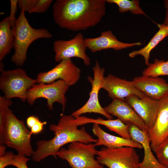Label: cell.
<instances>
[{
    "label": "cell",
    "instance_id": "obj_1",
    "mask_svg": "<svg viewBox=\"0 0 168 168\" xmlns=\"http://www.w3.org/2000/svg\"><path fill=\"white\" fill-rule=\"evenodd\" d=\"M105 0H57L53 17L60 28L77 32L99 23L105 14Z\"/></svg>",
    "mask_w": 168,
    "mask_h": 168
},
{
    "label": "cell",
    "instance_id": "obj_2",
    "mask_svg": "<svg viewBox=\"0 0 168 168\" xmlns=\"http://www.w3.org/2000/svg\"><path fill=\"white\" fill-rule=\"evenodd\" d=\"M57 124H51L50 130L54 134L49 140H40L36 142V149L32 155V160L39 162L49 156H57L61 148L65 145L74 142L86 144L96 143V139L86 131L84 127L78 128L75 118L71 115H62Z\"/></svg>",
    "mask_w": 168,
    "mask_h": 168
},
{
    "label": "cell",
    "instance_id": "obj_3",
    "mask_svg": "<svg viewBox=\"0 0 168 168\" xmlns=\"http://www.w3.org/2000/svg\"><path fill=\"white\" fill-rule=\"evenodd\" d=\"M10 106L7 102L0 104V145L13 148L18 154L32 156L30 131L15 115Z\"/></svg>",
    "mask_w": 168,
    "mask_h": 168
},
{
    "label": "cell",
    "instance_id": "obj_4",
    "mask_svg": "<svg viewBox=\"0 0 168 168\" xmlns=\"http://www.w3.org/2000/svg\"><path fill=\"white\" fill-rule=\"evenodd\" d=\"M25 12L24 9H21L13 29L15 52L11 57V61L19 67L23 65L26 61L28 49L33 42L39 39H49L53 36L46 29L32 27L25 16Z\"/></svg>",
    "mask_w": 168,
    "mask_h": 168
},
{
    "label": "cell",
    "instance_id": "obj_5",
    "mask_svg": "<svg viewBox=\"0 0 168 168\" xmlns=\"http://www.w3.org/2000/svg\"><path fill=\"white\" fill-rule=\"evenodd\" d=\"M0 88L7 98H17L26 101L28 91L37 83L36 79L29 77L25 70L19 68L13 70L0 69Z\"/></svg>",
    "mask_w": 168,
    "mask_h": 168
},
{
    "label": "cell",
    "instance_id": "obj_6",
    "mask_svg": "<svg viewBox=\"0 0 168 168\" xmlns=\"http://www.w3.org/2000/svg\"><path fill=\"white\" fill-rule=\"evenodd\" d=\"M96 147L95 143L74 142L67 148H61L57 156L66 161L72 168H104L95 159Z\"/></svg>",
    "mask_w": 168,
    "mask_h": 168
},
{
    "label": "cell",
    "instance_id": "obj_7",
    "mask_svg": "<svg viewBox=\"0 0 168 168\" xmlns=\"http://www.w3.org/2000/svg\"><path fill=\"white\" fill-rule=\"evenodd\" d=\"M69 86L61 79L49 84L37 83L28 91L26 101L33 105L37 99L44 98L47 100V106L51 110L53 109L54 103L58 102L62 105L63 112L67 101L65 95Z\"/></svg>",
    "mask_w": 168,
    "mask_h": 168
},
{
    "label": "cell",
    "instance_id": "obj_8",
    "mask_svg": "<svg viewBox=\"0 0 168 168\" xmlns=\"http://www.w3.org/2000/svg\"><path fill=\"white\" fill-rule=\"evenodd\" d=\"M96 155L98 162L108 168H139L140 162L135 148L130 147H104L97 150Z\"/></svg>",
    "mask_w": 168,
    "mask_h": 168
},
{
    "label": "cell",
    "instance_id": "obj_9",
    "mask_svg": "<svg viewBox=\"0 0 168 168\" xmlns=\"http://www.w3.org/2000/svg\"><path fill=\"white\" fill-rule=\"evenodd\" d=\"M94 73L93 78L88 76V81L91 85V90L89 93V98L86 102L81 107L73 112L71 114L75 118L86 113H97L105 116L107 119H112L111 115L107 113L104 108L100 105L99 100V93L102 89L104 78L105 69L101 68L97 60L93 67Z\"/></svg>",
    "mask_w": 168,
    "mask_h": 168
},
{
    "label": "cell",
    "instance_id": "obj_10",
    "mask_svg": "<svg viewBox=\"0 0 168 168\" xmlns=\"http://www.w3.org/2000/svg\"><path fill=\"white\" fill-rule=\"evenodd\" d=\"M86 49L85 38L81 33H78L68 40H56L53 43L54 59L56 62H59L72 58H78L82 59L86 66H88L91 64V60L86 53Z\"/></svg>",
    "mask_w": 168,
    "mask_h": 168
},
{
    "label": "cell",
    "instance_id": "obj_11",
    "mask_svg": "<svg viewBox=\"0 0 168 168\" xmlns=\"http://www.w3.org/2000/svg\"><path fill=\"white\" fill-rule=\"evenodd\" d=\"M81 69L71 59L62 60L50 70L37 75V83L49 84L57 79L64 81L69 86L75 85L80 77Z\"/></svg>",
    "mask_w": 168,
    "mask_h": 168
},
{
    "label": "cell",
    "instance_id": "obj_12",
    "mask_svg": "<svg viewBox=\"0 0 168 168\" xmlns=\"http://www.w3.org/2000/svg\"><path fill=\"white\" fill-rule=\"evenodd\" d=\"M147 132L151 147L154 152L168 137V96L159 101L155 121Z\"/></svg>",
    "mask_w": 168,
    "mask_h": 168
},
{
    "label": "cell",
    "instance_id": "obj_13",
    "mask_svg": "<svg viewBox=\"0 0 168 168\" xmlns=\"http://www.w3.org/2000/svg\"><path fill=\"white\" fill-rule=\"evenodd\" d=\"M102 89L108 92L109 96L113 100H125L133 95L140 98L146 96L135 87L132 81L121 79L111 74L104 77Z\"/></svg>",
    "mask_w": 168,
    "mask_h": 168
},
{
    "label": "cell",
    "instance_id": "obj_14",
    "mask_svg": "<svg viewBox=\"0 0 168 168\" xmlns=\"http://www.w3.org/2000/svg\"><path fill=\"white\" fill-rule=\"evenodd\" d=\"M132 81L138 90L152 99L160 101L168 96V83L162 78L142 75Z\"/></svg>",
    "mask_w": 168,
    "mask_h": 168
},
{
    "label": "cell",
    "instance_id": "obj_15",
    "mask_svg": "<svg viewBox=\"0 0 168 168\" xmlns=\"http://www.w3.org/2000/svg\"><path fill=\"white\" fill-rule=\"evenodd\" d=\"M125 100L144 121L147 129L153 126L157 116L159 101L147 96L140 98L134 95L127 97Z\"/></svg>",
    "mask_w": 168,
    "mask_h": 168
},
{
    "label": "cell",
    "instance_id": "obj_16",
    "mask_svg": "<svg viewBox=\"0 0 168 168\" xmlns=\"http://www.w3.org/2000/svg\"><path fill=\"white\" fill-rule=\"evenodd\" d=\"M104 108L107 113L117 117L124 124H133L144 131H147L144 121L125 100L113 99Z\"/></svg>",
    "mask_w": 168,
    "mask_h": 168
},
{
    "label": "cell",
    "instance_id": "obj_17",
    "mask_svg": "<svg viewBox=\"0 0 168 168\" xmlns=\"http://www.w3.org/2000/svg\"><path fill=\"white\" fill-rule=\"evenodd\" d=\"M85 42L87 48L92 53L110 49L119 50L142 44L141 42L128 43L120 41L110 30L102 32L98 37L86 38Z\"/></svg>",
    "mask_w": 168,
    "mask_h": 168
},
{
    "label": "cell",
    "instance_id": "obj_18",
    "mask_svg": "<svg viewBox=\"0 0 168 168\" xmlns=\"http://www.w3.org/2000/svg\"><path fill=\"white\" fill-rule=\"evenodd\" d=\"M129 125L128 131L131 139L140 143L144 150L143 158L139 164V168H167L161 164L153 154L147 131L134 124Z\"/></svg>",
    "mask_w": 168,
    "mask_h": 168
},
{
    "label": "cell",
    "instance_id": "obj_19",
    "mask_svg": "<svg viewBox=\"0 0 168 168\" xmlns=\"http://www.w3.org/2000/svg\"><path fill=\"white\" fill-rule=\"evenodd\" d=\"M93 134L97 137L96 146H103L108 148H116L130 147L140 149L143 148L142 145L131 139L111 135L103 130L97 124H93L92 129Z\"/></svg>",
    "mask_w": 168,
    "mask_h": 168
},
{
    "label": "cell",
    "instance_id": "obj_20",
    "mask_svg": "<svg viewBox=\"0 0 168 168\" xmlns=\"http://www.w3.org/2000/svg\"><path fill=\"white\" fill-rule=\"evenodd\" d=\"M75 121L78 127L90 123L102 125L106 127L110 130L115 132L122 137L131 139L128 131L129 125L124 124L118 118L115 119L105 120L100 118L95 119L80 116L75 118Z\"/></svg>",
    "mask_w": 168,
    "mask_h": 168
},
{
    "label": "cell",
    "instance_id": "obj_21",
    "mask_svg": "<svg viewBox=\"0 0 168 168\" xmlns=\"http://www.w3.org/2000/svg\"><path fill=\"white\" fill-rule=\"evenodd\" d=\"M159 29L147 45L137 50H134L129 54V56L134 58L138 55H142L144 58L145 64H149L150 53L152 50L159 44L168 36V25L157 24Z\"/></svg>",
    "mask_w": 168,
    "mask_h": 168
},
{
    "label": "cell",
    "instance_id": "obj_22",
    "mask_svg": "<svg viewBox=\"0 0 168 168\" xmlns=\"http://www.w3.org/2000/svg\"><path fill=\"white\" fill-rule=\"evenodd\" d=\"M14 37L8 16L0 22V61L8 54L14 47Z\"/></svg>",
    "mask_w": 168,
    "mask_h": 168
},
{
    "label": "cell",
    "instance_id": "obj_23",
    "mask_svg": "<svg viewBox=\"0 0 168 168\" xmlns=\"http://www.w3.org/2000/svg\"><path fill=\"white\" fill-rule=\"evenodd\" d=\"M142 72V75L152 77L161 76H168V60L154 59L152 63H149Z\"/></svg>",
    "mask_w": 168,
    "mask_h": 168
},
{
    "label": "cell",
    "instance_id": "obj_24",
    "mask_svg": "<svg viewBox=\"0 0 168 168\" xmlns=\"http://www.w3.org/2000/svg\"><path fill=\"white\" fill-rule=\"evenodd\" d=\"M106 2L115 4L118 7V11L121 13L130 11L133 14H141L147 16L139 6V2L137 0H106Z\"/></svg>",
    "mask_w": 168,
    "mask_h": 168
},
{
    "label": "cell",
    "instance_id": "obj_25",
    "mask_svg": "<svg viewBox=\"0 0 168 168\" xmlns=\"http://www.w3.org/2000/svg\"><path fill=\"white\" fill-rule=\"evenodd\" d=\"M158 161L168 168V137L154 151Z\"/></svg>",
    "mask_w": 168,
    "mask_h": 168
},
{
    "label": "cell",
    "instance_id": "obj_26",
    "mask_svg": "<svg viewBox=\"0 0 168 168\" xmlns=\"http://www.w3.org/2000/svg\"><path fill=\"white\" fill-rule=\"evenodd\" d=\"M53 2L52 0H36L32 9L28 13H43L48 9Z\"/></svg>",
    "mask_w": 168,
    "mask_h": 168
},
{
    "label": "cell",
    "instance_id": "obj_27",
    "mask_svg": "<svg viewBox=\"0 0 168 168\" xmlns=\"http://www.w3.org/2000/svg\"><path fill=\"white\" fill-rule=\"evenodd\" d=\"M30 160L26 156L17 154H14L11 161L10 165L14 166L17 168H29L27 163Z\"/></svg>",
    "mask_w": 168,
    "mask_h": 168
},
{
    "label": "cell",
    "instance_id": "obj_28",
    "mask_svg": "<svg viewBox=\"0 0 168 168\" xmlns=\"http://www.w3.org/2000/svg\"><path fill=\"white\" fill-rule=\"evenodd\" d=\"M10 13L8 17L9 20L11 28L13 29L15 27L17 19L16 18L15 15L17 11L18 0H11Z\"/></svg>",
    "mask_w": 168,
    "mask_h": 168
},
{
    "label": "cell",
    "instance_id": "obj_29",
    "mask_svg": "<svg viewBox=\"0 0 168 168\" xmlns=\"http://www.w3.org/2000/svg\"><path fill=\"white\" fill-rule=\"evenodd\" d=\"M36 0H18V6L20 9H24L25 12H28L34 7Z\"/></svg>",
    "mask_w": 168,
    "mask_h": 168
},
{
    "label": "cell",
    "instance_id": "obj_30",
    "mask_svg": "<svg viewBox=\"0 0 168 168\" xmlns=\"http://www.w3.org/2000/svg\"><path fill=\"white\" fill-rule=\"evenodd\" d=\"M14 154L11 152H6L5 154L0 156V168H5L10 165Z\"/></svg>",
    "mask_w": 168,
    "mask_h": 168
},
{
    "label": "cell",
    "instance_id": "obj_31",
    "mask_svg": "<svg viewBox=\"0 0 168 168\" xmlns=\"http://www.w3.org/2000/svg\"><path fill=\"white\" fill-rule=\"evenodd\" d=\"M47 122H42L39 120L30 129L31 134H37L43 130L44 126L47 124Z\"/></svg>",
    "mask_w": 168,
    "mask_h": 168
},
{
    "label": "cell",
    "instance_id": "obj_32",
    "mask_svg": "<svg viewBox=\"0 0 168 168\" xmlns=\"http://www.w3.org/2000/svg\"><path fill=\"white\" fill-rule=\"evenodd\" d=\"M39 120L40 119L39 117L37 116L34 115L29 116L26 120V125L30 129L33 125Z\"/></svg>",
    "mask_w": 168,
    "mask_h": 168
},
{
    "label": "cell",
    "instance_id": "obj_33",
    "mask_svg": "<svg viewBox=\"0 0 168 168\" xmlns=\"http://www.w3.org/2000/svg\"><path fill=\"white\" fill-rule=\"evenodd\" d=\"M163 2L165 7L166 9V12L165 17L163 24L165 25H168V0H164Z\"/></svg>",
    "mask_w": 168,
    "mask_h": 168
},
{
    "label": "cell",
    "instance_id": "obj_34",
    "mask_svg": "<svg viewBox=\"0 0 168 168\" xmlns=\"http://www.w3.org/2000/svg\"><path fill=\"white\" fill-rule=\"evenodd\" d=\"M6 147L5 145H0V156H2L5 154Z\"/></svg>",
    "mask_w": 168,
    "mask_h": 168
}]
</instances>
